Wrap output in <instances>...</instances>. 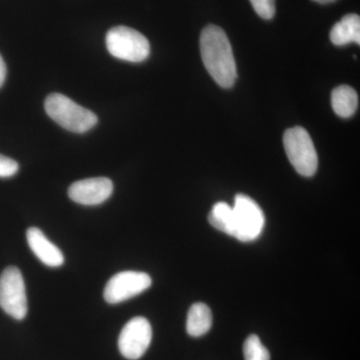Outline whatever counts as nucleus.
Here are the masks:
<instances>
[{
  "mask_svg": "<svg viewBox=\"0 0 360 360\" xmlns=\"http://www.w3.org/2000/svg\"><path fill=\"white\" fill-rule=\"evenodd\" d=\"M331 105L340 117H352L359 108V96L352 86L340 85L331 94Z\"/></svg>",
  "mask_w": 360,
  "mask_h": 360,
  "instance_id": "13",
  "label": "nucleus"
},
{
  "mask_svg": "<svg viewBox=\"0 0 360 360\" xmlns=\"http://www.w3.org/2000/svg\"><path fill=\"white\" fill-rule=\"evenodd\" d=\"M212 326V310L205 303H194L187 314L186 331L193 338H200Z\"/></svg>",
  "mask_w": 360,
  "mask_h": 360,
  "instance_id": "12",
  "label": "nucleus"
},
{
  "mask_svg": "<svg viewBox=\"0 0 360 360\" xmlns=\"http://www.w3.org/2000/svg\"><path fill=\"white\" fill-rule=\"evenodd\" d=\"M233 238L243 243H250L259 238L265 224L264 213L250 196L238 194L234 200Z\"/></svg>",
  "mask_w": 360,
  "mask_h": 360,
  "instance_id": "5",
  "label": "nucleus"
},
{
  "mask_svg": "<svg viewBox=\"0 0 360 360\" xmlns=\"http://www.w3.org/2000/svg\"><path fill=\"white\" fill-rule=\"evenodd\" d=\"M6 63H4V58H2L1 54H0V89H1L4 82H6Z\"/></svg>",
  "mask_w": 360,
  "mask_h": 360,
  "instance_id": "18",
  "label": "nucleus"
},
{
  "mask_svg": "<svg viewBox=\"0 0 360 360\" xmlns=\"http://www.w3.org/2000/svg\"><path fill=\"white\" fill-rule=\"evenodd\" d=\"M0 307L16 321L27 314L25 279L18 267H7L0 276Z\"/></svg>",
  "mask_w": 360,
  "mask_h": 360,
  "instance_id": "6",
  "label": "nucleus"
},
{
  "mask_svg": "<svg viewBox=\"0 0 360 360\" xmlns=\"http://www.w3.org/2000/svg\"><path fill=\"white\" fill-rule=\"evenodd\" d=\"M255 13L264 18L269 20L276 14V0H250Z\"/></svg>",
  "mask_w": 360,
  "mask_h": 360,
  "instance_id": "16",
  "label": "nucleus"
},
{
  "mask_svg": "<svg viewBox=\"0 0 360 360\" xmlns=\"http://www.w3.org/2000/svg\"><path fill=\"white\" fill-rule=\"evenodd\" d=\"M312 1L317 2L319 4H328L336 1V0H312Z\"/></svg>",
  "mask_w": 360,
  "mask_h": 360,
  "instance_id": "19",
  "label": "nucleus"
},
{
  "mask_svg": "<svg viewBox=\"0 0 360 360\" xmlns=\"http://www.w3.org/2000/svg\"><path fill=\"white\" fill-rule=\"evenodd\" d=\"M203 65L219 86L231 89L238 77L233 51L226 33L217 25L206 26L200 35Z\"/></svg>",
  "mask_w": 360,
  "mask_h": 360,
  "instance_id": "1",
  "label": "nucleus"
},
{
  "mask_svg": "<svg viewBox=\"0 0 360 360\" xmlns=\"http://www.w3.org/2000/svg\"><path fill=\"white\" fill-rule=\"evenodd\" d=\"M112 193L113 184L108 177L79 180L68 188L70 200L82 205H101L110 198Z\"/></svg>",
  "mask_w": 360,
  "mask_h": 360,
  "instance_id": "9",
  "label": "nucleus"
},
{
  "mask_svg": "<svg viewBox=\"0 0 360 360\" xmlns=\"http://www.w3.org/2000/svg\"><path fill=\"white\" fill-rule=\"evenodd\" d=\"M243 355L245 360H270L269 350L255 335H251L246 338L243 345Z\"/></svg>",
  "mask_w": 360,
  "mask_h": 360,
  "instance_id": "15",
  "label": "nucleus"
},
{
  "mask_svg": "<svg viewBox=\"0 0 360 360\" xmlns=\"http://www.w3.org/2000/svg\"><path fill=\"white\" fill-rule=\"evenodd\" d=\"M47 115L68 131L84 134L96 127L98 118L91 110L82 108L60 94H52L44 103Z\"/></svg>",
  "mask_w": 360,
  "mask_h": 360,
  "instance_id": "2",
  "label": "nucleus"
},
{
  "mask_svg": "<svg viewBox=\"0 0 360 360\" xmlns=\"http://www.w3.org/2000/svg\"><path fill=\"white\" fill-rule=\"evenodd\" d=\"M153 281L146 272L122 271L111 277L103 291L104 300L110 304L125 302L150 288Z\"/></svg>",
  "mask_w": 360,
  "mask_h": 360,
  "instance_id": "7",
  "label": "nucleus"
},
{
  "mask_svg": "<svg viewBox=\"0 0 360 360\" xmlns=\"http://www.w3.org/2000/svg\"><path fill=\"white\" fill-rule=\"evenodd\" d=\"M208 221L217 231L224 232L233 238V210L226 202H217L208 214Z\"/></svg>",
  "mask_w": 360,
  "mask_h": 360,
  "instance_id": "14",
  "label": "nucleus"
},
{
  "mask_svg": "<svg viewBox=\"0 0 360 360\" xmlns=\"http://www.w3.org/2000/svg\"><path fill=\"white\" fill-rule=\"evenodd\" d=\"M20 165L13 158L0 155V177L7 179L18 174Z\"/></svg>",
  "mask_w": 360,
  "mask_h": 360,
  "instance_id": "17",
  "label": "nucleus"
},
{
  "mask_svg": "<svg viewBox=\"0 0 360 360\" xmlns=\"http://www.w3.org/2000/svg\"><path fill=\"white\" fill-rule=\"evenodd\" d=\"M105 42L108 51L113 58L129 63H142L150 53L148 39L141 32L127 26L111 28L106 34Z\"/></svg>",
  "mask_w": 360,
  "mask_h": 360,
  "instance_id": "4",
  "label": "nucleus"
},
{
  "mask_svg": "<svg viewBox=\"0 0 360 360\" xmlns=\"http://www.w3.org/2000/svg\"><path fill=\"white\" fill-rule=\"evenodd\" d=\"M283 146L288 160L298 174L305 177L315 174L319 167V156L307 129L295 127L286 130Z\"/></svg>",
  "mask_w": 360,
  "mask_h": 360,
  "instance_id": "3",
  "label": "nucleus"
},
{
  "mask_svg": "<svg viewBox=\"0 0 360 360\" xmlns=\"http://www.w3.org/2000/svg\"><path fill=\"white\" fill-rule=\"evenodd\" d=\"M330 40L336 46L348 44H360V18L357 14H347L331 28Z\"/></svg>",
  "mask_w": 360,
  "mask_h": 360,
  "instance_id": "11",
  "label": "nucleus"
},
{
  "mask_svg": "<svg viewBox=\"0 0 360 360\" xmlns=\"http://www.w3.org/2000/svg\"><path fill=\"white\" fill-rule=\"evenodd\" d=\"M26 239L35 257L46 266L59 267L65 264L63 253L37 227H30L27 229Z\"/></svg>",
  "mask_w": 360,
  "mask_h": 360,
  "instance_id": "10",
  "label": "nucleus"
},
{
  "mask_svg": "<svg viewBox=\"0 0 360 360\" xmlns=\"http://www.w3.org/2000/svg\"><path fill=\"white\" fill-rule=\"evenodd\" d=\"M153 338V328L148 319L137 316L130 319L120 333L118 348L125 359L136 360L146 354Z\"/></svg>",
  "mask_w": 360,
  "mask_h": 360,
  "instance_id": "8",
  "label": "nucleus"
}]
</instances>
